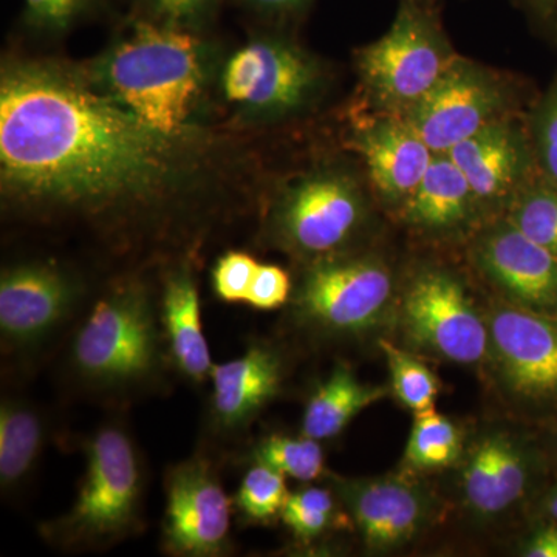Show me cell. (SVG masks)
Instances as JSON below:
<instances>
[{"mask_svg":"<svg viewBox=\"0 0 557 557\" xmlns=\"http://www.w3.org/2000/svg\"><path fill=\"white\" fill-rule=\"evenodd\" d=\"M244 134H166L87 83L75 62L10 54L0 67L2 214L79 242L112 274L190 260L262 211Z\"/></svg>","mask_w":557,"mask_h":557,"instance_id":"6da1fadb","label":"cell"},{"mask_svg":"<svg viewBox=\"0 0 557 557\" xmlns=\"http://www.w3.org/2000/svg\"><path fill=\"white\" fill-rule=\"evenodd\" d=\"M226 51L209 35L127 17L78 67L98 94L166 132L215 129L218 79ZM225 129V127H222Z\"/></svg>","mask_w":557,"mask_h":557,"instance_id":"7a4b0ae2","label":"cell"},{"mask_svg":"<svg viewBox=\"0 0 557 557\" xmlns=\"http://www.w3.org/2000/svg\"><path fill=\"white\" fill-rule=\"evenodd\" d=\"M152 273L112 274L73 325L65 368L84 394L127 403L166 391L172 368Z\"/></svg>","mask_w":557,"mask_h":557,"instance_id":"3957f363","label":"cell"},{"mask_svg":"<svg viewBox=\"0 0 557 557\" xmlns=\"http://www.w3.org/2000/svg\"><path fill=\"white\" fill-rule=\"evenodd\" d=\"M330 87L327 64L285 27L252 33L226 51L218 79V108L230 129L245 134L309 115Z\"/></svg>","mask_w":557,"mask_h":557,"instance_id":"277c9868","label":"cell"},{"mask_svg":"<svg viewBox=\"0 0 557 557\" xmlns=\"http://www.w3.org/2000/svg\"><path fill=\"white\" fill-rule=\"evenodd\" d=\"M86 471L67 512L39 527L62 552H97L134 537L145 527L146 467L129 429L108 421L84 442Z\"/></svg>","mask_w":557,"mask_h":557,"instance_id":"5b68a950","label":"cell"},{"mask_svg":"<svg viewBox=\"0 0 557 557\" xmlns=\"http://www.w3.org/2000/svg\"><path fill=\"white\" fill-rule=\"evenodd\" d=\"M260 239L306 263L343 255L366 218L361 186L350 172L321 164L274 189L260 211Z\"/></svg>","mask_w":557,"mask_h":557,"instance_id":"8992f818","label":"cell"},{"mask_svg":"<svg viewBox=\"0 0 557 557\" xmlns=\"http://www.w3.org/2000/svg\"><path fill=\"white\" fill-rule=\"evenodd\" d=\"M457 60L428 0H399L391 28L357 53L370 100L383 112L405 115Z\"/></svg>","mask_w":557,"mask_h":557,"instance_id":"52a82bcc","label":"cell"},{"mask_svg":"<svg viewBox=\"0 0 557 557\" xmlns=\"http://www.w3.org/2000/svg\"><path fill=\"white\" fill-rule=\"evenodd\" d=\"M91 287L75 267L54 258L17 260L0 274V339L3 355L35 358L75 325L89 306Z\"/></svg>","mask_w":557,"mask_h":557,"instance_id":"ba28073f","label":"cell"},{"mask_svg":"<svg viewBox=\"0 0 557 557\" xmlns=\"http://www.w3.org/2000/svg\"><path fill=\"white\" fill-rule=\"evenodd\" d=\"M392 293L394 277L386 265L343 252L304 265L292 306L304 327L354 335L379 321Z\"/></svg>","mask_w":557,"mask_h":557,"instance_id":"9c48e42d","label":"cell"},{"mask_svg":"<svg viewBox=\"0 0 557 557\" xmlns=\"http://www.w3.org/2000/svg\"><path fill=\"white\" fill-rule=\"evenodd\" d=\"M161 548L177 557H222L233 552V505L215 465L196 454L172 465L164 475Z\"/></svg>","mask_w":557,"mask_h":557,"instance_id":"30bf717a","label":"cell"},{"mask_svg":"<svg viewBox=\"0 0 557 557\" xmlns=\"http://www.w3.org/2000/svg\"><path fill=\"white\" fill-rule=\"evenodd\" d=\"M403 322L413 343L458 364H478L490 350L487 322L446 271L413 278L403 300Z\"/></svg>","mask_w":557,"mask_h":557,"instance_id":"8fae6325","label":"cell"},{"mask_svg":"<svg viewBox=\"0 0 557 557\" xmlns=\"http://www.w3.org/2000/svg\"><path fill=\"white\" fill-rule=\"evenodd\" d=\"M508 95L486 69L457 58L438 83L405 113L434 153H446L496 120L504 119Z\"/></svg>","mask_w":557,"mask_h":557,"instance_id":"7c38bea8","label":"cell"},{"mask_svg":"<svg viewBox=\"0 0 557 557\" xmlns=\"http://www.w3.org/2000/svg\"><path fill=\"white\" fill-rule=\"evenodd\" d=\"M486 322L509 391L531 405L557 406V318L511 304Z\"/></svg>","mask_w":557,"mask_h":557,"instance_id":"4fadbf2b","label":"cell"},{"mask_svg":"<svg viewBox=\"0 0 557 557\" xmlns=\"http://www.w3.org/2000/svg\"><path fill=\"white\" fill-rule=\"evenodd\" d=\"M472 258L512 306L557 318V258L508 220L480 234Z\"/></svg>","mask_w":557,"mask_h":557,"instance_id":"5bb4252c","label":"cell"},{"mask_svg":"<svg viewBox=\"0 0 557 557\" xmlns=\"http://www.w3.org/2000/svg\"><path fill=\"white\" fill-rule=\"evenodd\" d=\"M209 381L208 431L214 437H237L276 398L284 361L269 343L252 341L239 358L214 364Z\"/></svg>","mask_w":557,"mask_h":557,"instance_id":"9a60e30c","label":"cell"},{"mask_svg":"<svg viewBox=\"0 0 557 557\" xmlns=\"http://www.w3.org/2000/svg\"><path fill=\"white\" fill-rule=\"evenodd\" d=\"M479 203L508 201L537 170L530 132L511 120H496L449 150Z\"/></svg>","mask_w":557,"mask_h":557,"instance_id":"2e32d148","label":"cell"},{"mask_svg":"<svg viewBox=\"0 0 557 557\" xmlns=\"http://www.w3.org/2000/svg\"><path fill=\"white\" fill-rule=\"evenodd\" d=\"M351 148L364 160L376 193L388 203L401 205L426 174L435 153L398 113L384 112L359 124Z\"/></svg>","mask_w":557,"mask_h":557,"instance_id":"e0dca14e","label":"cell"},{"mask_svg":"<svg viewBox=\"0 0 557 557\" xmlns=\"http://www.w3.org/2000/svg\"><path fill=\"white\" fill-rule=\"evenodd\" d=\"M190 260H178L157 270L159 317L171 368L190 384L209 381L211 359L203 324L197 270Z\"/></svg>","mask_w":557,"mask_h":557,"instance_id":"ac0fdd59","label":"cell"},{"mask_svg":"<svg viewBox=\"0 0 557 557\" xmlns=\"http://www.w3.org/2000/svg\"><path fill=\"white\" fill-rule=\"evenodd\" d=\"M344 502L370 549H391L410 541L426 515L420 491L405 480H338Z\"/></svg>","mask_w":557,"mask_h":557,"instance_id":"d6986e66","label":"cell"},{"mask_svg":"<svg viewBox=\"0 0 557 557\" xmlns=\"http://www.w3.org/2000/svg\"><path fill=\"white\" fill-rule=\"evenodd\" d=\"M528 478L523 450L504 435H490L469 457L463 472L465 497L479 515H498L525 494Z\"/></svg>","mask_w":557,"mask_h":557,"instance_id":"ffe728a7","label":"cell"},{"mask_svg":"<svg viewBox=\"0 0 557 557\" xmlns=\"http://www.w3.org/2000/svg\"><path fill=\"white\" fill-rule=\"evenodd\" d=\"M479 207L478 197L448 153H435L426 174L403 203V215L413 228L446 234L463 228Z\"/></svg>","mask_w":557,"mask_h":557,"instance_id":"44dd1931","label":"cell"},{"mask_svg":"<svg viewBox=\"0 0 557 557\" xmlns=\"http://www.w3.org/2000/svg\"><path fill=\"white\" fill-rule=\"evenodd\" d=\"M42 410L22 398L0 405V487L14 494L30 480L49 437Z\"/></svg>","mask_w":557,"mask_h":557,"instance_id":"7402d4cb","label":"cell"},{"mask_svg":"<svg viewBox=\"0 0 557 557\" xmlns=\"http://www.w3.org/2000/svg\"><path fill=\"white\" fill-rule=\"evenodd\" d=\"M386 397V388L361 383L350 369L336 366L307 401L302 435L330 440L339 435L361 410Z\"/></svg>","mask_w":557,"mask_h":557,"instance_id":"603a6c76","label":"cell"},{"mask_svg":"<svg viewBox=\"0 0 557 557\" xmlns=\"http://www.w3.org/2000/svg\"><path fill=\"white\" fill-rule=\"evenodd\" d=\"M507 220L557 258V185L539 168L508 201Z\"/></svg>","mask_w":557,"mask_h":557,"instance_id":"cb8c5ba5","label":"cell"},{"mask_svg":"<svg viewBox=\"0 0 557 557\" xmlns=\"http://www.w3.org/2000/svg\"><path fill=\"white\" fill-rule=\"evenodd\" d=\"M251 463L276 469L285 478L299 482H313L324 474V450L318 440L300 435H267L249 450Z\"/></svg>","mask_w":557,"mask_h":557,"instance_id":"d4e9b609","label":"cell"},{"mask_svg":"<svg viewBox=\"0 0 557 557\" xmlns=\"http://www.w3.org/2000/svg\"><path fill=\"white\" fill-rule=\"evenodd\" d=\"M461 454V435L456 424L434 410L418 413L406 448L409 467L420 471L456 463Z\"/></svg>","mask_w":557,"mask_h":557,"instance_id":"484cf974","label":"cell"},{"mask_svg":"<svg viewBox=\"0 0 557 557\" xmlns=\"http://www.w3.org/2000/svg\"><path fill=\"white\" fill-rule=\"evenodd\" d=\"M245 472L234 507L247 523H269L282 515L289 496L285 475L265 465L251 463Z\"/></svg>","mask_w":557,"mask_h":557,"instance_id":"4316f807","label":"cell"},{"mask_svg":"<svg viewBox=\"0 0 557 557\" xmlns=\"http://www.w3.org/2000/svg\"><path fill=\"white\" fill-rule=\"evenodd\" d=\"M226 0H129L132 16L139 20L209 35Z\"/></svg>","mask_w":557,"mask_h":557,"instance_id":"83f0119b","label":"cell"},{"mask_svg":"<svg viewBox=\"0 0 557 557\" xmlns=\"http://www.w3.org/2000/svg\"><path fill=\"white\" fill-rule=\"evenodd\" d=\"M380 346L386 355L399 401L412 409L416 416L434 410L440 388L434 373L395 344L383 339Z\"/></svg>","mask_w":557,"mask_h":557,"instance_id":"f1b7e54d","label":"cell"},{"mask_svg":"<svg viewBox=\"0 0 557 557\" xmlns=\"http://www.w3.org/2000/svg\"><path fill=\"white\" fill-rule=\"evenodd\" d=\"M336 502L324 487H306L289 494L281 518L288 530L302 541H311L332 527Z\"/></svg>","mask_w":557,"mask_h":557,"instance_id":"f546056e","label":"cell"},{"mask_svg":"<svg viewBox=\"0 0 557 557\" xmlns=\"http://www.w3.org/2000/svg\"><path fill=\"white\" fill-rule=\"evenodd\" d=\"M98 3L100 0H24L22 21L35 35L57 38L75 27Z\"/></svg>","mask_w":557,"mask_h":557,"instance_id":"4dcf8cb0","label":"cell"},{"mask_svg":"<svg viewBox=\"0 0 557 557\" xmlns=\"http://www.w3.org/2000/svg\"><path fill=\"white\" fill-rule=\"evenodd\" d=\"M528 132L539 170L557 185V76L531 113Z\"/></svg>","mask_w":557,"mask_h":557,"instance_id":"1f68e13d","label":"cell"},{"mask_svg":"<svg viewBox=\"0 0 557 557\" xmlns=\"http://www.w3.org/2000/svg\"><path fill=\"white\" fill-rule=\"evenodd\" d=\"M259 262L245 251L231 249L220 256L211 273L212 292L226 304H245Z\"/></svg>","mask_w":557,"mask_h":557,"instance_id":"d6a6232c","label":"cell"},{"mask_svg":"<svg viewBox=\"0 0 557 557\" xmlns=\"http://www.w3.org/2000/svg\"><path fill=\"white\" fill-rule=\"evenodd\" d=\"M293 295L289 274L271 263H259L245 304L256 310H274L285 306Z\"/></svg>","mask_w":557,"mask_h":557,"instance_id":"836d02e7","label":"cell"},{"mask_svg":"<svg viewBox=\"0 0 557 557\" xmlns=\"http://www.w3.org/2000/svg\"><path fill=\"white\" fill-rule=\"evenodd\" d=\"M240 9L269 27H287L302 17L314 0H234Z\"/></svg>","mask_w":557,"mask_h":557,"instance_id":"e575fe53","label":"cell"},{"mask_svg":"<svg viewBox=\"0 0 557 557\" xmlns=\"http://www.w3.org/2000/svg\"><path fill=\"white\" fill-rule=\"evenodd\" d=\"M528 557H557V523L539 530L528 542L525 553Z\"/></svg>","mask_w":557,"mask_h":557,"instance_id":"d590c367","label":"cell"},{"mask_svg":"<svg viewBox=\"0 0 557 557\" xmlns=\"http://www.w3.org/2000/svg\"><path fill=\"white\" fill-rule=\"evenodd\" d=\"M531 14L539 21L553 27L556 32L557 27V0H519Z\"/></svg>","mask_w":557,"mask_h":557,"instance_id":"8d00e7d4","label":"cell"},{"mask_svg":"<svg viewBox=\"0 0 557 557\" xmlns=\"http://www.w3.org/2000/svg\"><path fill=\"white\" fill-rule=\"evenodd\" d=\"M547 515L553 522L557 523V487L556 490H553L552 494H549L547 500Z\"/></svg>","mask_w":557,"mask_h":557,"instance_id":"74e56055","label":"cell"},{"mask_svg":"<svg viewBox=\"0 0 557 557\" xmlns=\"http://www.w3.org/2000/svg\"><path fill=\"white\" fill-rule=\"evenodd\" d=\"M428 2H431V0H428Z\"/></svg>","mask_w":557,"mask_h":557,"instance_id":"f35d334b","label":"cell"},{"mask_svg":"<svg viewBox=\"0 0 557 557\" xmlns=\"http://www.w3.org/2000/svg\"><path fill=\"white\" fill-rule=\"evenodd\" d=\"M556 33H557V27H556Z\"/></svg>","mask_w":557,"mask_h":557,"instance_id":"ab89813d","label":"cell"}]
</instances>
